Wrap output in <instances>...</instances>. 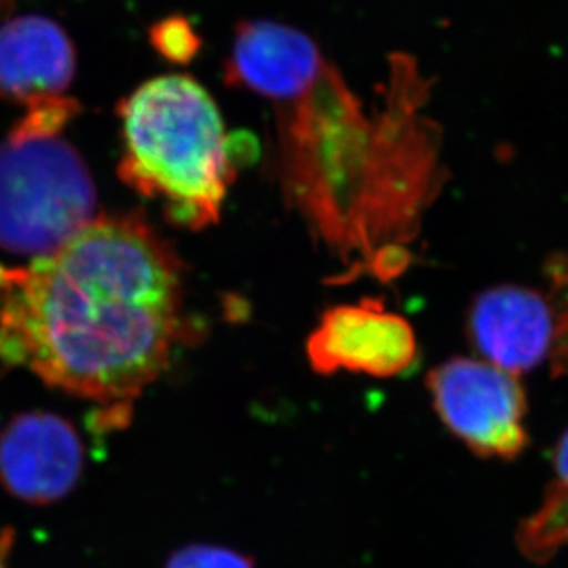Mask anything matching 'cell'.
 Returning a JSON list of instances; mask_svg holds the SVG:
<instances>
[{
  "instance_id": "6da1fadb",
  "label": "cell",
  "mask_w": 568,
  "mask_h": 568,
  "mask_svg": "<svg viewBox=\"0 0 568 568\" xmlns=\"http://www.w3.org/2000/svg\"><path fill=\"white\" fill-rule=\"evenodd\" d=\"M181 328L180 261L138 216H99L65 246L0 264V361L102 405L163 373Z\"/></svg>"
},
{
  "instance_id": "7a4b0ae2",
  "label": "cell",
  "mask_w": 568,
  "mask_h": 568,
  "mask_svg": "<svg viewBox=\"0 0 568 568\" xmlns=\"http://www.w3.org/2000/svg\"><path fill=\"white\" fill-rule=\"evenodd\" d=\"M430 82L392 55L383 105L367 111L327 60L305 88L275 102L277 161L290 202L328 246L392 277L445 180L442 132L423 115Z\"/></svg>"
},
{
  "instance_id": "3957f363",
  "label": "cell",
  "mask_w": 568,
  "mask_h": 568,
  "mask_svg": "<svg viewBox=\"0 0 568 568\" xmlns=\"http://www.w3.org/2000/svg\"><path fill=\"white\" fill-rule=\"evenodd\" d=\"M119 175L141 196L163 205L172 224H216L235 178L219 105L183 74L153 78L119 105Z\"/></svg>"
},
{
  "instance_id": "277c9868",
  "label": "cell",
  "mask_w": 568,
  "mask_h": 568,
  "mask_svg": "<svg viewBox=\"0 0 568 568\" xmlns=\"http://www.w3.org/2000/svg\"><path fill=\"white\" fill-rule=\"evenodd\" d=\"M93 175L61 138L0 144V247L38 258L54 253L97 216Z\"/></svg>"
},
{
  "instance_id": "5b68a950",
  "label": "cell",
  "mask_w": 568,
  "mask_h": 568,
  "mask_svg": "<svg viewBox=\"0 0 568 568\" xmlns=\"http://www.w3.org/2000/svg\"><path fill=\"white\" fill-rule=\"evenodd\" d=\"M437 416L480 458H519L530 445L520 377L481 358H453L428 375Z\"/></svg>"
},
{
  "instance_id": "8992f818",
  "label": "cell",
  "mask_w": 568,
  "mask_h": 568,
  "mask_svg": "<svg viewBox=\"0 0 568 568\" xmlns=\"http://www.w3.org/2000/svg\"><path fill=\"white\" fill-rule=\"evenodd\" d=\"M306 355L320 375L397 377L414 366L417 338L405 317L386 311L381 301L364 300L325 312L306 342Z\"/></svg>"
},
{
  "instance_id": "52a82bcc",
  "label": "cell",
  "mask_w": 568,
  "mask_h": 568,
  "mask_svg": "<svg viewBox=\"0 0 568 568\" xmlns=\"http://www.w3.org/2000/svg\"><path fill=\"white\" fill-rule=\"evenodd\" d=\"M467 333L481 361L523 377L552 361V300L547 288L526 284L484 290L470 306Z\"/></svg>"
},
{
  "instance_id": "ba28073f",
  "label": "cell",
  "mask_w": 568,
  "mask_h": 568,
  "mask_svg": "<svg viewBox=\"0 0 568 568\" xmlns=\"http://www.w3.org/2000/svg\"><path fill=\"white\" fill-rule=\"evenodd\" d=\"M83 448L71 423L32 412L0 436V481L24 503L50 504L65 497L82 475Z\"/></svg>"
},
{
  "instance_id": "9c48e42d",
  "label": "cell",
  "mask_w": 568,
  "mask_h": 568,
  "mask_svg": "<svg viewBox=\"0 0 568 568\" xmlns=\"http://www.w3.org/2000/svg\"><path fill=\"white\" fill-rule=\"evenodd\" d=\"M325 61L316 41L295 28L274 21L242 22L225 61V82L275 104L305 88Z\"/></svg>"
},
{
  "instance_id": "30bf717a",
  "label": "cell",
  "mask_w": 568,
  "mask_h": 568,
  "mask_svg": "<svg viewBox=\"0 0 568 568\" xmlns=\"http://www.w3.org/2000/svg\"><path fill=\"white\" fill-rule=\"evenodd\" d=\"M77 74V49L50 17L27 13L0 22V99L27 104L63 94Z\"/></svg>"
},
{
  "instance_id": "8fae6325",
  "label": "cell",
  "mask_w": 568,
  "mask_h": 568,
  "mask_svg": "<svg viewBox=\"0 0 568 568\" xmlns=\"http://www.w3.org/2000/svg\"><path fill=\"white\" fill-rule=\"evenodd\" d=\"M515 542L530 564L547 565L568 547V426L552 454V480L539 508L520 520Z\"/></svg>"
},
{
  "instance_id": "7c38bea8",
  "label": "cell",
  "mask_w": 568,
  "mask_h": 568,
  "mask_svg": "<svg viewBox=\"0 0 568 568\" xmlns=\"http://www.w3.org/2000/svg\"><path fill=\"white\" fill-rule=\"evenodd\" d=\"M27 111L8 133V141L24 142L61 138L69 122L82 111L78 100L67 94H50L27 102Z\"/></svg>"
},
{
  "instance_id": "4fadbf2b",
  "label": "cell",
  "mask_w": 568,
  "mask_h": 568,
  "mask_svg": "<svg viewBox=\"0 0 568 568\" xmlns=\"http://www.w3.org/2000/svg\"><path fill=\"white\" fill-rule=\"evenodd\" d=\"M545 288L554 305V353L550 373L568 375V257L550 255L545 263Z\"/></svg>"
},
{
  "instance_id": "5bb4252c",
  "label": "cell",
  "mask_w": 568,
  "mask_h": 568,
  "mask_svg": "<svg viewBox=\"0 0 568 568\" xmlns=\"http://www.w3.org/2000/svg\"><path fill=\"white\" fill-rule=\"evenodd\" d=\"M150 39L159 54L175 63L191 61L200 49L196 30L183 17H170L158 22L150 32Z\"/></svg>"
},
{
  "instance_id": "9a60e30c",
  "label": "cell",
  "mask_w": 568,
  "mask_h": 568,
  "mask_svg": "<svg viewBox=\"0 0 568 568\" xmlns=\"http://www.w3.org/2000/svg\"><path fill=\"white\" fill-rule=\"evenodd\" d=\"M166 568H255L252 558L216 545H189L170 556Z\"/></svg>"
},
{
  "instance_id": "2e32d148",
  "label": "cell",
  "mask_w": 568,
  "mask_h": 568,
  "mask_svg": "<svg viewBox=\"0 0 568 568\" xmlns=\"http://www.w3.org/2000/svg\"><path fill=\"white\" fill-rule=\"evenodd\" d=\"M17 0H0V22L10 19L11 13L16 10Z\"/></svg>"
},
{
  "instance_id": "e0dca14e",
  "label": "cell",
  "mask_w": 568,
  "mask_h": 568,
  "mask_svg": "<svg viewBox=\"0 0 568 568\" xmlns=\"http://www.w3.org/2000/svg\"><path fill=\"white\" fill-rule=\"evenodd\" d=\"M0 568H6L4 561H2V558H0Z\"/></svg>"
}]
</instances>
